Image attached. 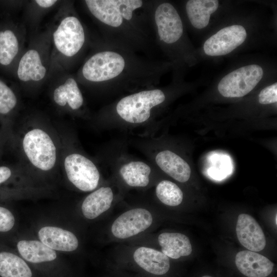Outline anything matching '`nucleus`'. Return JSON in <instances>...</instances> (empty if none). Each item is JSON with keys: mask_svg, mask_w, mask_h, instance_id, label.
Listing matches in <instances>:
<instances>
[{"mask_svg": "<svg viewBox=\"0 0 277 277\" xmlns=\"http://www.w3.org/2000/svg\"><path fill=\"white\" fill-rule=\"evenodd\" d=\"M91 48L75 76L81 88L109 103L158 83L163 68L153 59L111 46L101 38L95 37Z\"/></svg>", "mask_w": 277, "mask_h": 277, "instance_id": "nucleus-1", "label": "nucleus"}, {"mask_svg": "<svg viewBox=\"0 0 277 277\" xmlns=\"http://www.w3.org/2000/svg\"><path fill=\"white\" fill-rule=\"evenodd\" d=\"M152 0H85L105 43L152 59Z\"/></svg>", "mask_w": 277, "mask_h": 277, "instance_id": "nucleus-2", "label": "nucleus"}, {"mask_svg": "<svg viewBox=\"0 0 277 277\" xmlns=\"http://www.w3.org/2000/svg\"><path fill=\"white\" fill-rule=\"evenodd\" d=\"M164 89L155 86L121 96L103 107L93 117L94 125L105 131L133 133L142 130L139 136H149L156 118L168 99Z\"/></svg>", "mask_w": 277, "mask_h": 277, "instance_id": "nucleus-3", "label": "nucleus"}, {"mask_svg": "<svg viewBox=\"0 0 277 277\" xmlns=\"http://www.w3.org/2000/svg\"><path fill=\"white\" fill-rule=\"evenodd\" d=\"M49 28L51 55L48 81L57 74L69 72L80 63L94 38H91L71 1L62 3Z\"/></svg>", "mask_w": 277, "mask_h": 277, "instance_id": "nucleus-4", "label": "nucleus"}, {"mask_svg": "<svg viewBox=\"0 0 277 277\" xmlns=\"http://www.w3.org/2000/svg\"><path fill=\"white\" fill-rule=\"evenodd\" d=\"M128 146L126 137L112 140L102 147L100 161L126 186L147 187L156 176L157 168L149 161L131 154Z\"/></svg>", "mask_w": 277, "mask_h": 277, "instance_id": "nucleus-5", "label": "nucleus"}, {"mask_svg": "<svg viewBox=\"0 0 277 277\" xmlns=\"http://www.w3.org/2000/svg\"><path fill=\"white\" fill-rule=\"evenodd\" d=\"M50 55L51 32L48 26L33 35L17 63L15 71L23 87L35 89L48 81Z\"/></svg>", "mask_w": 277, "mask_h": 277, "instance_id": "nucleus-6", "label": "nucleus"}, {"mask_svg": "<svg viewBox=\"0 0 277 277\" xmlns=\"http://www.w3.org/2000/svg\"><path fill=\"white\" fill-rule=\"evenodd\" d=\"M48 81L51 84L52 100L56 106L75 115L89 117L85 100L75 74L63 72L53 76Z\"/></svg>", "mask_w": 277, "mask_h": 277, "instance_id": "nucleus-7", "label": "nucleus"}, {"mask_svg": "<svg viewBox=\"0 0 277 277\" xmlns=\"http://www.w3.org/2000/svg\"><path fill=\"white\" fill-rule=\"evenodd\" d=\"M65 157L64 165L67 177L77 189L92 191L96 189L102 179L97 164L85 153L74 148Z\"/></svg>", "mask_w": 277, "mask_h": 277, "instance_id": "nucleus-8", "label": "nucleus"}, {"mask_svg": "<svg viewBox=\"0 0 277 277\" xmlns=\"http://www.w3.org/2000/svg\"><path fill=\"white\" fill-rule=\"evenodd\" d=\"M23 151L35 168L47 171L54 168L57 160L56 146L49 134L40 128H33L24 135Z\"/></svg>", "mask_w": 277, "mask_h": 277, "instance_id": "nucleus-9", "label": "nucleus"}, {"mask_svg": "<svg viewBox=\"0 0 277 277\" xmlns=\"http://www.w3.org/2000/svg\"><path fill=\"white\" fill-rule=\"evenodd\" d=\"M263 75V69L258 65L244 66L225 76L220 82L217 89L224 97H242L254 88Z\"/></svg>", "mask_w": 277, "mask_h": 277, "instance_id": "nucleus-10", "label": "nucleus"}, {"mask_svg": "<svg viewBox=\"0 0 277 277\" xmlns=\"http://www.w3.org/2000/svg\"><path fill=\"white\" fill-rule=\"evenodd\" d=\"M25 26H10L0 30V65L9 67L17 63L25 50Z\"/></svg>", "mask_w": 277, "mask_h": 277, "instance_id": "nucleus-11", "label": "nucleus"}, {"mask_svg": "<svg viewBox=\"0 0 277 277\" xmlns=\"http://www.w3.org/2000/svg\"><path fill=\"white\" fill-rule=\"evenodd\" d=\"M152 221L149 211L142 208H133L120 215L112 223L111 230L115 237L127 239L146 230Z\"/></svg>", "mask_w": 277, "mask_h": 277, "instance_id": "nucleus-12", "label": "nucleus"}, {"mask_svg": "<svg viewBox=\"0 0 277 277\" xmlns=\"http://www.w3.org/2000/svg\"><path fill=\"white\" fill-rule=\"evenodd\" d=\"M246 36V31L241 25L224 28L206 40L204 44V52L210 56L228 54L242 44Z\"/></svg>", "mask_w": 277, "mask_h": 277, "instance_id": "nucleus-13", "label": "nucleus"}, {"mask_svg": "<svg viewBox=\"0 0 277 277\" xmlns=\"http://www.w3.org/2000/svg\"><path fill=\"white\" fill-rule=\"evenodd\" d=\"M236 233L241 245L250 251H260L266 246L262 229L253 217L248 214L241 213L238 216Z\"/></svg>", "mask_w": 277, "mask_h": 277, "instance_id": "nucleus-14", "label": "nucleus"}, {"mask_svg": "<svg viewBox=\"0 0 277 277\" xmlns=\"http://www.w3.org/2000/svg\"><path fill=\"white\" fill-rule=\"evenodd\" d=\"M235 264L239 271L247 277H267L274 267V264L268 258L250 250L239 252Z\"/></svg>", "mask_w": 277, "mask_h": 277, "instance_id": "nucleus-15", "label": "nucleus"}, {"mask_svg": "<svg viewBox=\"0 0 277 277\" xmlns=\"http://www.w3.org/2000/svg\"><path fill=\"white\" fill-rule=\"evenodd\" d=\"M114 199L112 188L103 186L92 191L84 200L81 207L83 215L88 219H94L111 207Z\"/></svg>", "mask_w": 277, "mask_h": 277, "instance_id": "nucleus-16", "label": "nucleus"}, {"mask_svg": "<svg viewBox=\"0 0 277 277\" xmlns=\"http://www.w3.org/2000/svg\"><path fill=\"white\" fill-rule=\"evenodd\" d=\"M38 234L41 241L53 250L70 252L78 246V240L73 233L59 227H44Z\"/></svg>", "mask_w": 277, "mask_h": 277, "instance_id": "nucleus-17", "label": "nucleus"}, {"mask_svg": "<svg viewBox=\"0 0 277 277\" xmlns=\"http://www.w3.org/2000/svg\"><path fill=\"white\" fill-rule=\"evenodd\" d=\"M133 257L141 268L153 274L163 275L170 269L168 257L156 249L141 247L134 251Z\"/></svg>", "mask_w": 277, "mask_h": 277, "instance_id": "nucleus-18", "label": "nucleus"}, {"mask_svg": "<svg viewBox=\"0 0 277 277\" xmlns=\"http://www.w3.org/2000/svg\"><path fill=\"white\" fill-rule=\"evenodd\" d=\"M158 241L162 252L168 258L177 259L189 255L192 246L189 238L185 234L176 232H164L160 234Z\"/></svg>", "mask_w": 277, "mask_h": 277, "instance_id": "nucleus-19", "label": "nucleus"}, {"mask_svg": "<svg viewBox=\"0 0 277 277\" xmlns=\"http://www.w3.org/2000/svg\"><path fill=\"white\" fill-rule=\"evenodd\" d=\"M219 6L216 0H189L186 4L185 9L188 18L192 25L197 29L206 27L210 15Z\"/></svg>", "mask_w": 277, "mask_h": 277, "instance_id": "nucleus-20", "label": "nucleus"}, {"mask_svg": "<svg viewBox=\"0 0 277 277\" xmlns=\"http://www.w3.org/2000/svg\"><path fill=\"white\" fill-rule=\"evenodd\" d=\"M17 248L24 259L33 263L52 261L56 258L55 251L41 241L22 240L17 243Z\"/></svg>", "mask_w": 277, "mask_h": 277, "instance_id": "nucleus-21", "label": "nucleus"}, {"mask_svg": "<svg viewBox=\"0 0 277 277\" xmlns=\"http://www.w3.org/2000/svg\"><path fill=\"white\" fill-rule=\"evenodd\" d=\"M32 275L30 268L22 258L10 252H0L1 277H32Z\"/></svg>", "mask_w": 277, "mask_h": 277, "instance_id": "nucleus-22", "label": "nucleus"}, {"mask_svg": "<svg viewBox=\"0 0 277 277\" xmlns=\"http://www.w3.org/2000/svg\"><path fill=\"white\" fill-rule=\"evenodd\" d=\"M155 194L163 204L169 206H177L183 200L184 195L181 188L174 183L163 180L156 185Z\"/></svg>", "mask_w": 277, "mask_h": 277, "instance_id": "nucleus-23", "label": "nucleus"}, {"mask_svg": "<svg viewBox=\"0 0 277 277\" xmlns=\"http://www.w3.org/2000/svg\"><path fill=\"white\" fill-rule=\"evenodd\" d=\"M18 105V99L14 91L0 80V116L4 120L15 111Z\"/></svg>", "mask_w": 277, "mask_h": 277, "instance_id": "nucleus-24", "label": "nucleus"}, {"mask_svg": "<svg viewBox=\"0 0 277 277\" xmlns=\"http://www.w3.org/2000/svg\"><path fill=\"white\" fill-rule=\"evenodd\" d=\"M59 3L55 0L32 1L27 6L26 16L29 24L35 26L43 14L53 8Z\"/></svg>", "mask_w": 277, "mask_h": 277, "instance_id": "nucleus-25", "label": "nucleus"}, {"mask_svg": "<svg viewBox=\"0 0 277 277\" xmlns=\"http://www.w3.org/2000/svg\"><path fill=\"white\" fill-rule=\"evenodd\" d=\"M15 223L14 216L7 208L0 206V232H6L11 230Z\"/></svg>", "mask_w": 277, "mask_h": 277, "instance_id": "nucleus-26", "label": "nucleus"}, {"mask_svg": "<svg viewBox=\"0 0 277 277\" xmlns=\"http://www.w3.org/2000/svg\"><path fill=\"white\" fill-rule=\"evenodd\" d=\"M259 102L261 104H270L277 102V83L270 85L261 90L259 95Z\"/></svg>", "mask_w": 277, "mask_h": 277, "instance_id": "nucleus-27", "label": "nucleus"}, {"mask_svg": "<svg viewBox=\"0 0 277 277\" xmlns=\"http://www.w3.org/2000/svg\"><path fill=\"white\" fill-rule=\"evenodd\" d=\"M14 173L11 167L0 166V185L10 180Z\"/></svg>", "mask_w": 277, "mask_h": 277, "instance_id": "nucleus-28", "label": "nucleus"}, {"mask_svg": "<svg viewBox=\"0 0 277 277\" xmlns=\"http://www.w3.org/2000/svg\"><path fill=\"white\" fill-rule=\"evenodd\" d=\"M3 133L2 132H0V147L2 145V142H3Z\"/></svg>", "mask_w": 277, "mask_h": 277, "instance_id": "nucleus-29", "label": "nucleus"}, {"mask_svg": "<svg viewBox=\"0 0 277 277\" xmlns=\"http://www.w3.org/2000/svg\"><path fill=\"white\" fill-rule=\"evenodd\" d=\"M202 277H212V276H211L210 275H203Z\"/></svg>", "mask_w": 277, "mask_h": 277, "instance_id": "nucleus-30", "label": "nucleus"}, {"mask_svg": "<svg viewBox=\"0 0 277 277\" xmlns=\"http://www.w3.org/2000/svg\"><path fill=\"white\" fill-rule=\"evenodd\" d=\"M277 216H276V214L275 215V224L276 225L277 224Z\"/></svg>", "mask_w": 277, "mask_h": 277, "instance_id": "nucleus-31", "label": "nucleus"}]
</instances>
